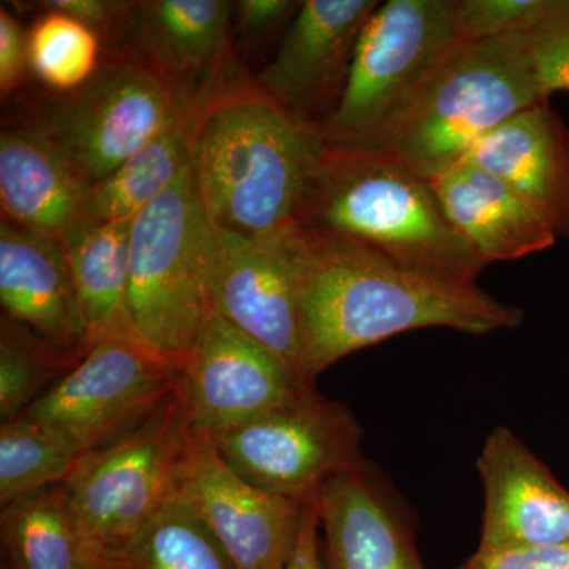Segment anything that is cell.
<instances>
[{
	"label": "cell",
	"mask_w": 569,
	"mask_h": 569,
	"mask_svg": "<svg viewBox=\"0 0 569 569\" xmlns=\"http://www.w3.org/2000/svg\"><path fill=\"white\" fill-rule=\"evenodd\" d=\"M217 451L254 488L310 503L337 475L361 463L362 429L340 403L302 389L271 413L212 436Z\"/></svg>",
	"instance_id": "9c48e42d"
},
{
	"label": "cell",
	"mask_w": 569,
	"mask_h": 569,
	"mask_svg": "<svg viewBox=\"0 0 569 569\" xmlns=\"http://www.w3.org/2000/svg\"><path fill=\"white\" fill-rule=\"evenodd\" d=\"M43 10L61 11L81 21L97 33H118L126 37L134 9V2L112 0H48L37 2Z\"/></svg>",
	"instance_id": "4dcf8cb0"
},
{
	"label": "cell",
	"mask_w": 569,
	"mask_h": 569,
	"mask_svg": "<svg viewBox=\"0 0 569 569\" xmlns=\"http://www.w3.org/2000/svg\"><path fill=\"white\" fill-rule=\"evenodd\" d=\"M485 488L481 552L569 542V492L508 427L486 438L477 462Z\"/></svg>",
	"instance_id": "2e32d148"
},
{
	"label": "cell",
	"mask_w": 569,
	"mask_h": 569,
	"mask_svg": "<svg viewBox=\"0 0 569 569\" xmlns=\"http://www.w3.org/2000/svg\"><path fill=\"white\" fill-rule=\"evenodd\" d=\"M377 0H306L257 84L302 126L320 132L342 99L356 44Z\"/></svg>",
	"instance_id": "5bb4252c"
},
{
	"label": "cell",
	"mask_w": 569,
	"mask_h": 569,
	"mask_svg": "<svg viewBox=\"0 0 569 569\" xmlns=\"http://www.w3.org/2000/svg\"><path fill=\"white\" fill-rule=\"evenodd\" d=\"M234 3L228 0L134 2L129 51L187 108L208 103L231 80Z\"/></svg>",
	"instance_id": "9a60e30c"
},
{
	"label": "cell",
	"mask_w": 569,
	"mask_h": 569,
	"mask_svg": "<svg viewBox=\"0 0 569 569\" xmlns=\"http://www.w3.org/2000/svg\"><path fill=\"white\" fill-rule=\"evenodd\" d=\"M287 569H325L321 557L320 518L316 505H305L298 545Z\"/></svg>",
	"instance_id": "e575fe53"
},
{
	"label": "cell",
	"mask_w": 569,
	"mask_h": 569,
	"mask_svg": "<svg viewBox=\"0 0 569 569\" xmlns=\"http://www.w3.org/2000/svg\"><path fill=\"white\" fill-rule=\"evenodd\" d=\"M190 427L178 395L122 436L82 456L63 482L93 569H104L178 493Z\"/></svg>",
	"instance_id": "52a82bcc"
},
{
	"label": "cell",
	"mask_w": 569,
	"mask_h": 569,
	"mask_svg": "<svg viewBox=\"0 0 569 569\" xmlns=\"http://www.w3.org/2000/svg\"><path fill=\"white\" fill-rule=\"evenodd\" d=\"M104 569H236L220 542L176 493Z\"/></svg>",
	"instance_id": "d4e9b609"
},
{
	"label": "cell",
	"mask_w": 569,
	"mask_h": 569,
	"mask_svg": "<svg viewBox=\"0 0 569 569\" xmlns=\"http://www.w3.org/2000/svg\"><path fill=\"white\" fill-rule=\"evenodd\" d=\"M430 182L449 222L488 264L542 252L559 239L515 189L470 160Z\"/></svg>",
	"instance_id": "44dd1931"
},
{
	"label": "cell",
	"mask_w": 569,
	"mask_h": 569,
	"mask_svg": "<svg viewBox=\"0 0 569 569\" xmlns=\"http://www.w3.org/2000/svg\"><path fill=\"white\" fill-rule=\"evenodd\" d=\"M89 186L36 127L22 122L0 133L3 219L32 233L62 239L88 220Z\"/></svg>",
	"instance_id": "ffe728a7"
},
{
	"label": "cell",
	"mask_w": 569,
	"mask_h": 569,
	"mask_svg": "<svg viewBox=\"0 0 569 569\" xmlns=\"http://www.w3.org/2000/svg\"><path fill=\"white\" fill-rule=\"evenodd\" d=\"M541 102L530 36L458 41L381 152L433 181Z\"/></svg>",
	"instance_id": "277c9868"
},
{
	"label": "cell",
	"mask_w": 569,
	"mask_h": 569,
	"mask_svg": "<svg viewBox=\"0 0 569 569\" xmlns=\"http://www.w3.org/2000/svg\"><path fill=\"white\" fill-rule=\"evenodd\" d=\"M81 358L28 326L3 316L0 323V418L9 421L33 406Z\"/></svg>",
	"instance_id": "4316f807"
},
{
	"label": "cell",
	"mask_w": 569,
	"mask_h": 569,
	"mask_svg": "<svg viewBox=\"0 0 569 569\" xmlns=\"http://www.w3.org/2000/svg\"><path fill=\"white\" fill-rule=\"evenodd\" d=\"M211 295L216 316L279 356L302 381L298 227L249 238L216 230Z\"/></svg>",
	"instance_id": "8fae6325"
},
{
	"label": "cell",
	"mask_w": 569,
	"mask_h": 569,
	"mask_svg": "<svg viewBox=\"0 0 569 569\" xmlns=\"http://www.w3.org/2000/svg\"><path fill=\"white\" fill-rule=\"evenodd\" d=\"M189 110L151 69L121 50L91 81L41 103L24 123L47 134L91 189Z\"/></svg>",
	"instance_id": "ba28073f"
},
{
	"label": "cell",
	"mask_w": 569,
	"mask_h": 569,
	"mask_svg": "<svg viewBox=\"0 0 569 569\" xmlns=\"http://www.w3.org/2000/svg\"><path fill=\"white\" fill-rule=\"evenodd\" d=\"M29 67L58 96L78 91L102 66L100 36L61 11L44 10L28 32Z\"/></svg>",
	"instance_id": "83f0119b"
},
{
	"label": "cell",
	"mask_w": 569,
	"mask_h": 569,
	"mask_svg": "<svg viewBox=\"0 0 569 569\" xmlns=\"http://www.w3.org/2000/svg\"><path fill=\"white\" fill-rule=\"evenodd\" d=\"M216 228L187 168L133 219L129 312L138 340L176 369L212 316Z\"/></svg>",
	"instance_id": "5b68a950"
},
{
	"label": "cell",
	"mask_w": 569,
	"mask_h": 569,
	"mask_svg": "<svg viewBox=\"0 0 569 569\" xmlns=\"http://www.w3.org/2000/svg\"><path fill=\"white\" fill-rule=\"evenodd\" d=\"M549 0H452V24L459 41L530 36Z\"/></svg>",
	"instance_id": "f1b7e54d"
},
{
	"label": "cell",
	"mask_w": 569,
	"mask_h": 569,
	"mask_svg": "<svg viewBox=\"0 0 569 569\" xmlns=\"http://www.w3.org/2000/svg\"><path fill=\"white\" fill-rule=\"evenodd\" d=\"M302 2L295 0H241L234 3L239 31L249 41H261L274 36L293 22Z\"/></svg>",
	"instance_id": "1f68e13d"
},
{
	"label": "cell",
	"mask_w": 569,
	"mask_h": 569,
	"mask_svg": "<svg viewBox=\"0 0 569 569\" xmlns=\"http://www.w3.org/2000/svg\"><path fill=\"white\" fill-rule=\"evenodd\" d=\"M3 316L82 358L88 351L77 288L61 239L0 223Z\"/></svg>",
	"instance_id": "e0dca14e"
},
{
	"label": "cell",
	"mask_w": 569,
	"mask_h": 569,
	"mask_svg": "<svg viewBox=\"0 0 569 569\" xmlns=\"http://www.w3.org/2000/svg\"><path fill=\"white\" fill-rule=\"evenodd\" d=\"M178 388L179 370L162 356L111 337L89 347L24 415L84 456L152 417Z\"/></svg>",
	"instance_id": "30bf717a"
},
{
	"label": "cell",
	"mask_w": 569,
	"mask_h": 569,
	"mask_svg": "<svg viewBox=\"0 0 569 569\" xmlns=\"http://www.w3.org/2000/svg\"><path fill=\"white\" fill-rule=\"evenodd\" d=\"M530 43L546 99L569 91V0H549Z\"/></svg>",
	"instance_id": "f546056e"
},
{
	"label": "cell",
	"mask_w": 569,
	"mask_h": 569,
	"mask_svg": "<svg viewBox=\"0 0 569 569\" xmlns=\"http://www.w3.org/2000/svg\"><path fill=\"white\" fill-rule=\"evenodd\" d=\"M467 160L496 174L569 239V127L541 102L486 137Z\"/></svg>",
	"instance_id": "ac0fdd59"
},
{
	"label": "cell",
	"mask_w": 569,
	"mask_h": 569,
	"mask_svg": "<svg viewBox=\"0 0 569 569\" xmlns=\"http://www.w3.org/2000/svg\"><path fill=\"white\" fill-rule=\"evenodd\" d=\"M0 530L10 569H93L63 485L3 507Z\"/></svg>",
	"instance_id": "cb8c5ba5"
},
{
	"label": "cell",
	"mask_w": 569,
	"mask_h": 569,
	"mask_svg": "<svg viewBox=\"0 0 569 569\" xmlns=\"http://www.w3.org/2000/svg\"><path fill=\"white\" fill-rule=\"evenodd\" d=\"M459 569H569V542L503 552L477 550Z\"/></svg>",
	"instance_id": "d6a6232c"
},
{
	"label": "cell",
	"mask_w": 569,
	"mask_h": 569,
	"mask_svg": "<svg viewBox=\"0 0 569 569\" xmlns=\"http://www.w3.org/2000/svg\"><path fill=\"white\" fill-rule=\"evenodd\" d=\"M301 246V378L391 337L425 328L486 336L518 328L523 313L477 283L437 279L346 236L298 227Z\"/></svg>",
	"instance_id": "6da1fadb"
},
{
	"label": "cell",
	"mask_w": 569,
	"mask_h": 569,
	"mask_svg": "<svg viewBox=\"0 0 569 569\" xmlns=\"http://www.w3.org/2000/svg\"><path fill=\"white\" fill-rule=\"evenodd\" d=\"M2 569H10L9 567H3Z\"/></svg>",
	"instance_id": "d590c367"
},
{
	"label": "cell",
	"mask_w": 569,
	"mask_h": 569,
	"mask_svg": "<svg viewBox=\"0 0 569 569\" xmlns=\"http://www.w3.org/2000/svg\"><path fill=\"white\" fill-rule=\"evenodd\" d=\"M452 0H388L370 14L346 91L320 137L329 148L381 152L458 43Z\"/></svg>",
	"instance_id": "8992f818"
},
{
	"label": "cell",
	"mask_w": 569,
	"mask_h": 569,
	"mask_svg": "<svg viewBox=\"0 0 569 569\" xmlns=\"http://www.w3.org/2000/svg\"><path fill=\"white\" fill-rule=\"evenodd\" d=\"M204 104L187 111L118 170L91 187L86 204L88 220L114 222L134 219L167 192L189 168L193 138Z\"/></svg>",
	"instance_id": "603a6c76"
},
{
	"label": "cell",
	"mask_w": 569,
	"mask_h": 569,
	"mask_svg": "<svg viewBox=\"0 0 569 569\" xmlns=\"http://www.w3.org/2000/svg\"><path fill=\"white\" fill-rule=\"evenodd\" d=\"M306 388L279 356L212 313L179 370L178 399L190 430L212 437L271 413Z\"/></svg>",
	"instance_id": "4fadbf2b"
},
{
	"label": "cell",
	"mask_w": 569,
	"mask_h": 569,
	"mask_svg": "<svg viewBox=\"0 0 569 569\" xmlns=\"http://www.w3.org/2000/svg\"><path fill=\"white\" fill-rule=\"evenodd\" d=\"M298 227L346 236L448 282L477 283L488 266L449 222L432 182L387 152L326 144Z\"/></svg>",
	"instance_id": "3957f363"
},
{
	"label": "cell",
	"mask_w": 569,
	"mask_h": 569,
	"mask_svg": "<svg viewBox=\"0 0 569 569\" xmlns=\"http://www.w3.org/2000/svg\"><path fill=\"white\" fill-rule=\"evenodd\" d=\"M325 149L257 81L231 78L204 104L190 156L212 227L247 238L298 227Z\"/></svg>",
	"instance_id": "7a4b0ae2"
},
{
	"label": "cell",
	"mask_w": 569,
	"mask_h": 569,
	"mask_svg": "<svg viewBox=\"0 0 569 569\" xmlns=\"http://www.w3.org/2000/svg\"><path fill=\"white\" fill-rule=\"evenodd\" d=\"M82 459L81 452L47 426L21 413L0 427V505L63 485Z\"/></svg>",
	"instance_id": "484cf974"
},
{
	"label": "cell",
	"mask_w": 569,
	"mask_h": 569,
	"mask_svg": "<svg viewBox=\"0 0 569 569\" xmlns=\"http://www.w3.org/2000/svg\"><path fill=\"white\" fill-rule=\"evenodd\" d=\"M29 67L28 32L7 7L0 9V92L2 97L17 91Z\"/></svg>",
	"instance_id": "836d02e7"
},
{
	"label": "cell",
	"mask_w": 569,
	"mask_h": 569,
	"mask_svg": "<svg viewBox=\"0 0 569 569\" xmlns=\"http://www.w3.org/2000/svg\"><path fill=\"white\" fill-rule=\"evenodd\" d=\"M312 503L325 569H425L410 531L362 462L326 482Z\"/></svg>",
	"instance_id": "d6986e66"
},
{
	"label": "cell",
	"mask_w": 569,
	"mask_h": 569,
	"mask_svg": "<svg viewBox=\"0 0 569 569\" xmlns=\"http://www.w3.org/2000/svg\"><path fill=\"white\" fill-rule=\"evenodd\" d=\"M178 493L236 569H287L298 545L305 505L272 496L239 477L211 437L190 430Z\"/></svg>",
	"instance_id": "7c38bea8"
},
{
	"label": "cell",
	"mask_w": 569,
	"mask_h": 569,
	"mask_svg": "<svg viewBox=\"0 0 569 569\" xmlns=\"http://www.w3.org/2000/svg\"><path fill=\"white\" fill-rule=\"evenodd\" d=\"M132 223L133 219L86 220L61 239L77 288L88 350L111 337L138 340L129 312Z\"/></svg>",
	"instance_id": "7402d4cb"
}]
</instances>
